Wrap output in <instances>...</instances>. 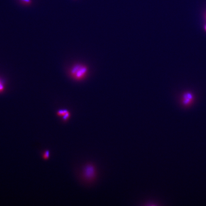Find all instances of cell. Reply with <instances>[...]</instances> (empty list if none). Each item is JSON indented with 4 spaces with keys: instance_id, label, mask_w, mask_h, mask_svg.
Returning a JSON list of instances; mask_svg holds the SVG:
<instances>
[{
    "instance_id": "obj_1",
    "label": "cell",
    "mask_w": 206,
    "mask_h": 206,
    "mask_svg": "<svg viewBox=\"0 0 206 206\" xmlns=\"http://www.w3.org/2000/svg\"><path fill=\"white\" fill-rule=\"evenodd\" d=\"M89 69L87 66L81 64H76L71 66L69 74L75 80L81 81L87 76Z\"/></svg>"
},
{
    "instance_id": "obj_2",
    "label": "cell",
    "mask_w": 206,
    "mask_h": 206,
    "mask_svg": "<svg viewBox=\"0 0 206 206\" xmlns=\"http://www.w3.org/2000/svg\"><path fill=\"white\" fill-rule=\"evenodd\" d=\"M82 171V178L84 181L88 183H93L98 176V171L95 165L88 163L85 165Z\"/></svg>"
},
{
    "instance_id": "obj_3",
    "label": "cell",
    "mask_w": 206,
    "mask_h": 206,
    "mask_svg": "<svg viewBox=\"0 0 206 206\" xmlns=\"http://www.w3.org/2000/svg\"><path fill=\"white\" fill-rule=\"evenodd\" d=\"M194 99L193 93L190 92H186L183 93L181 98L182 105L185 107L190 106L193 103Z\"/></svg>"
},
{
    "instance_id": "obj_4",
    "label": "cell",
    "mask_w": 206,
    "mask_h": 206,
    "mask_svg": "<svg viewBox=\"0 0 206 206\" xmlns=\"http://www.w3.org/2000/svg\"><path fill=\"white\" fill-rule=\"evenodd\" d=\"M57 115L62 119L63 122H66L69 120L71 116L70 112L66 109H62L57 111Z\"/></svg>"
},
{
    "instance_id": "obj_5",
    "label": "cell",
    "mask_w": 206,
    "mask_h": 206,
    "mask_svg": "<svg viewBox=\"0 0 206 206\" xmlns=\"http://www.w3.org/2000/svg\"><path fill=\"white\" fill-rule=\"evenodd\" d=\"M50 151L49 150H46L42 153V159L44 160H47L50 157Z\"/></svg>"
},
{
    "instance_id": "obj_6",
    "label": "cell",
    "mask_w": 206,
    "mask_h": 206,
    "mask_svg": "<svg viewBox=\"0 0 206 206\" xmlns=\"http://www.w3.org/2000/svg\"><path fill=\"white\" fill-rule=\"evenodd\" d=\"M4 86L3 81H2L1 79H0V92H1L3 91H4Z\"/></svg>"
},
{
    "instance_id": "obj_7",
    "label": "cell",
    "mask_w": 206,
    "mask_h": 206,
    "mask_svg": "<svg viewBox=\"0 0 206 206\" xmlns=\"http://www.w3.org/2000/svg\"><path fill=\"white\" fill-rule=\"evenodd\" d=\"M21 1L23 4H30L31 2L30 0H21Z\"/></svg>"
}]
</instances>
